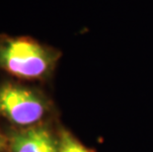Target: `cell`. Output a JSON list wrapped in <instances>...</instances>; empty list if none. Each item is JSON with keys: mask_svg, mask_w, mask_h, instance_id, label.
I'll return each instance as SVG.
<instances>
[{"mask_svg": "<svg viewBox=\"0 0 153 152\" xmlns=\"http://www.w3.org/2000/svg\"><path fill=\"white\" fill-rule=\"evenodd\" d=\"M59 57V50L36 39L0 34V69L18 79H48Z\"/></svg>", "mask_w": 153, "mask_h": 152, "instance_id": "obj_1", "label": "cell"}, {"mask_svg": "<svg viewBox=\"0 0 153 152\" xmlns=\"http://www.w3.org/2000/svg\"><path fill=\"white\" fill-rule=\"evenodd\" d=\"M9 144L12 152H59L58 141L44 128L31 127L16 132Z\"/></svg>", "mask_w": 153, "mask_h": 152, "instance_id": "obj_3", "label": "cell"}, {"mask_svg": "<svg viewBox=\"0 0 153 152\" xmlns=\"http://www.w3.org/2000/svg\"><path fill=\"white\" fill-rule=\"evenodd\" d=\"M59 152H90L79 141L76 140L69 132L62 131L58 141Z\"/></svg>", "mask_w": 153, "mask_h": 152, "instance_id": "obj_4", "label": "cell"}, {"mask_svg": "<svg viewBox=\"0 0 153 152\" xmlns=\"http://www.w3.org/2000/svg\"><path fill=\"white\" fill-rule=\"evenodd\" d=\"M48 103L40 91L21 83L0 84V115L18 125L37 124L48 112Z\"/></svg>", "mask_w": 153, "mask_h": 152, "instance_id": "obj_2", "label": "cell"}, {"mask_svg": "<svg viewBox=\"0 0 153 152\" xmlns=\"http://www.w3.org/2000/svg\"><path fill=\"white\" fill-rule=\"evenodd\" d=\"M8 146V139L5 135L0 131V152H4Z\"/></svg>", "mask_w": 153, "mask_h": 152, "instance_id": "obj_5", "label": "cell"}]
</instances>
